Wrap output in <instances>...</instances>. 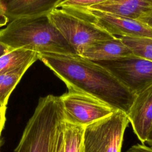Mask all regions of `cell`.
I'll use <instances>...</instances> for the list:
<instances>
[{
	"mask_svg": "<svg viewBox=\"0 0 152 152\" xmlns=\"http://www.w3.org/2000/svg\"><path fill=\"white\" fill-rule=\"evenodd\" d=\"M42 61L69 91L91 96L126 115L135 96L106 68L77 53H39Z\"/></svg>",
	"mask_w": 152,
	"mask_h": 152,
	"instance_id": "1",
	"label": "cell"
},
{
	"mask_svg": "<svg viewBox=\"0 0 152 152\" xmlns=\"http://www.w3.org/2000/svg\"><path fill=\"white\" fill-rule=\"evenodd\" d=\"M0 42L11 50L39 53H77L47 15L18 18L0 30Z\"/></svg>",
	"mask_w": 152,
	"mask_h": 152,
	"instance_id": "2",
	"label": "cell"
},
{
	"mask_svg": "<svg viewBox=\"0 0 152 152\" xmlns=\"http://www.w3.org/2000/svg\"><path fill=\"white\" fill-rule=\"evenodd\" d=\"M64 120L59 96L49 94L40 97L14 152H52Z\"/></svg>",
	"mask_w": 152,
	"mask_h": 152,
	"instance_id": "3",
	"label": "cell"
},
{
	"mask_svg": "<svg viewBox=\"0 0 152 152\" xmlns=\"http://www.w3.org/2000/svg\"><path fill=\"white\" fill-rule=\"evenodd\" d=\"M129 122L127 115L117 110L84 126V152H121L124 132Z\"/></svg>",
	"mask_w": 152,
	"mask_h": 152,
	"instance_id": "4",
	"label": "cell"
},
{
	"mask_svg": "<svg viewBox=\"0 0 152 152\" xmlns=\"http://www.w3.org/2000/svg\"><path fill=\"white\" fill-rule=\"evenodd\" d=\"M47 16L77 53L81 48L91 43L115 37L61 8L54 9Z\"/></svg>",
	"mask_w": 152,
	"mask_h": 152,
	"instance_id": "5",
	"label": "cell"
},
{
	"mask_svg": "<svg viewBox=\"0 0 152 152\" xmlns=\"http://www.w3.org/2000/svg\"><path fill=\"white\" fill-rule=\"evenodd\" d=\"M110 35L118 37L152 38V28L142 22L90 8L61 7Z\"/></svg>",
	"mask_w": 152,
	"mask_h": 152,
	"instance_id": "6",
	"label": "cell"
},
{
	"mask_svg": "<svg viewBox=\"0 0 152 152\" xmlns=\"http://www.w3.org/2000/svg\"><path fill=\"white\" fill-rule=\"evenodd\" d=\"M106 68L135 95L152 85V61L132 55L95 61Z\"/></svg>",
	"mask_w": 152,
	"mask_h": 152,
	"instance_id": "7",
	"label": "cell"
},
{
	"mask_svg": "<svg viewBox=\"0 0 152 152\" xmlns=\"http://www.w3.org/2000/svg\"><path fill=\"white\" fill-rule=\"evenodd\" d=\"M59 97L63 104L65 120L83 126L117 110L100 100L81 92L68 90Z\"/></svg>",
	"mask_w": 152,
	"mask_h": 152,
	"instance_id": "8",
	"label": "cell"
},
{
	"mask_svg": "<svg viewBox=\"0 0 152 152\" xmlns=\"http://www.w3.org/2000/svg\"><path fill=\"white\" fill-rule=\"evenodd\" d=\"M63 0H0V26L12 20L48 15Z\"/></svg>",
	"mask_w": 152,
	"mask_h": 152,
	"instance_id": "9",
	"label": "cell"
},
{
	"mask_svg": "<svg viewBox=\"0 0 152 152\" xmlns=\"http://www.w3.org/2000/svg\"><path fill=\"white\" fill-rule=\"evenodd\" d=\"M127 116L134 133L144 144L152 126V85L135 96Z\"/></svg>",
	"mask_w": 152,
	"mask_h": 152,
	"instance_id": "10",
	"label": "cell"
},
{
	"mask_svg": "<svg viewBox=\"0 0 152 152\" xmlns=\"http://www.w3.org/2000/svg\"><path fill=\"white\" fill-rule=\"evenodd\" d=\"M77 54L93 61L111 60L134 55L132 50L118 37L84 46Z\"/></svg>",
	"mask_w": 152,
	"mask_h": 152,
	"instance_id": "11",
	"label": "cell"
},
{
	"mask_svg": "<svg viewBox=\"0 0 152 152\" xmlns=\"http://www.w3.org/2000/svg\"><path fill=\"white\" fill-rule=\"evenodd\" d=\"M88 8L138 20L152 11V0H107Z\"/></svg>",
	"mask_w": 152,
	"mask_h": 152,
	"instance_id": "12",
	"label": "cell"
},
{
	"mask_svg": "<svg viewBox=\"0 0 152 152\" xmlns=\"http://www.w3.org/2000/svg\"><path fill=\"white\" fill-rule=\"evenodd\" d=\"M38 59V53L25 49L13 50L0 57V75L30 66Z\"/></svg>",
	"mask_w": 152,
	"mask_h": 152,
	"instance_id": "13",
	"label": "cell"
},
{
	"mask_svg": "<svg viewBox=\"0 0 152 152\" xmlns=\"http://www.w3.org/2000/svg\"><path fill=\"white\" fill-rule=\"evenodd\" d=\"M84 126L65 120L64 125V152H84Z\"/></svg>",
	"mask_w": 152,
	"mask_h": 152,
	"instance_id": "14",
	"label": "cell"
},
{
	"mask_svg": "<svg viewBox=\"0 0 152 152\" xmlns=\"http://www.w3.org/2000/svg\"><path fill=\"white\" fill-rule=\"evenodd\" d=\"M29 68L24 67L0 75V106L7 108L9 97Z\"/></svg>",
	"mask_w": 152,
	"mask_h": 152,
	"instance_id": "15",
	"label": "cell"
},
{
	"mask_svg": "<svg viewBox=\"0 0 152 152\" xmlns=\"http://www.w3.org/2000/svg\"><path fill=\"white\" fill-rule=\"evenodd\" d=\"M137 56L152 61V38L120 37Z\"/></svg>",
	"mask_w": 152,
	"mask_h": 152,
	"instance_id": "16",
	"label": "cell"
},
{
	"mask_svg": "<svg viewBox=\"0 0 152 152\" xmlns=\"http://www.w3.org/2000/svg\"><path fill=\"white\" fill-rule=\"evenodd\" d=\"M107 0H63L58 5L61 7H71L88 8L102 3Z\"/></svg>",
	"mask_w": 152,
	"mask_h": 152,
	"instance_id": "17",
	"label": "cell"
},
{
	"mask_svg": "<svg viewBox=\"0 0 152 152\" xmlns=\"http://www.w3.org/2000/svg\"><path fill=\"white\" fill-rule=\"evenodd\" d=\"M64 122L57 134L52 152H64Z\"/></svg>",
	"mask_w": 152,
	"mask_h": 152,
	"instance_id": "18",
	"label": "cell"
},
{
	"mask_svg": "<svg viewBox=\"0 0 152 152\" xmlns=\"http://www.w3.org/2000/svg\"><path fill=\"white\" fill-rule=\"evenodd\" d=\"M126 152H152V148L144 144H136L131 147Z\"/></svg>",
	"mask_w": 152,
	"mask_h": 152,
	"instance_id": "19",
	"label": "cell"
},
{
	"mask_svg": "<svg viewBox=\"0 0 152 152\" xmlns=\"http://www.w3.org/2000/svg\"><path fill=\"white\" fill-rule=\"evenodd\" d=\"M137 20L142 22V23L152 28V11L142 15Z\"/></svg>",
	"mask_w": 152,
	"mask_h": 152,
	"instance_id": "20",
	"label": "cell"
},
{
	"mask_svg": "<svg viewBox=\"0 0 152 152\" xmlns=\"http://www.w3.org/2000/svg\"><path fill=\"white\" fill-rule=\"evenodd\" d=\"M6 109L7 108H4L0 106V134H1L6 121Z\"/></svg>",
	"mask_w": 152,
	"mask_h": 152,
	"instance_id": "21",
	"label": "cell"
},
{
	"mask_svg": "<svg viewBox=\"0 0 152 152\" xmlns=\"http://www.w3.org/2000/svg\"><path fill=\"white\" fill-rule=\"evenodd\" d=\"M11 51V50L8 48L7 46L0 42V57Z\"/></svg>",
	"mask_w": 152,
	"mask_h": 152,
	"instance_id": "22",
	"label": "cell"
},
{
	"mask_svg": "<svg viewBox=\"0 0 152 152\" xmlns=\"http://www.w3.org/2000/svg\"><path fill=\"white\" fill-rule=\"evenodd\" d=\"M145 143H147L149 145V147L152 148V126L151 127V129Z\"/></svg>",
	"mask_w": 152,
	"mask_h": 152,
	"instance_id": "23",
	"label": "cell"
},
{
	"mask_svg": "<svg viewBox=\"0 0 152 152\" xmlns=\"http://www.w3.org/2000/svg\"><path fill=\"white\" fill-rule=\"evenodd\" d=\"M1 134H0V146H1Z\"/></svg>",
	"mask_w": 152,
	"mask_h": 152,
	"instance_id": "24",
	"label": "cell"
}]
</instances>
